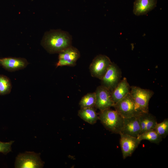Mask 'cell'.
I'll return each mask as SVG.
<instances>
[{"label": "cell", "mask_w": 168, "mask_h": 168, "mask_svg": "<svg viewBox=\"0 0 168 168\" xmlns=\"http://www.w3.org/2000/svg\"><path fill=\"white\" fill-rule=\"evenodd\" d=\"M71 35L67 32L61 30L50 31L45 34L42 44L50 54L59 53L72 46Z\"/></svg>", "instance_id": "obj_1"}, {"label": "cell", "mask_w": 168, "mask_h": 168, "mask_svg": "<svg viewBox=\"0 0 168 168\" xmlns=\"http://www.w3.org/2000/svg\"><path fill=\"white\" fill-rule=\"evenodd\" d=\"M99 119L104 127L111 132L119 134L121 132L124 118L115 110L110 108L100 111Z\"/></svg>", "instance_id": "obj_2"}, {"label": "cell", "mask_w": 168, "mask_h": 168, "mask_svg": "<svg viewBox=\"0 0 168 168\" xmlns=\"http://www.w3.org/2000/svg\"><path fill=\"white\" fill-rule=\"evenodd\" d=\"M130 93L139 112L140 114L149 112V102L154 92L149 89L132 86L131 87Z\"/></svg>", "instance_id": "obj_3"}, {"label": "cell", "mask_w": 168, "mask_h": 168, "mask_svg": "<svg viewBox=\"0 0 168 168\" xmlns=\"http://www.w3.org/2000/svg\"><path fill=\"white\" fill-rule=\"evenodd\" d=\"M113 107L123 118L138 116L141 114L137 109L130 92L122 99L115 103Z\"/></svg>", "instance_id": "obj_4"}, {"label": "cell", "mask_w": 168, "mask_h": 168, "mask_svg": "<svg viewBox=\"0 0 168 168\" xmlns=\"http://www.w3.org/2000/svg\"><path fill=\"white\" fill-rule=\"evenodd\" d=\"M44 162L40 158V154L33 152H26L17 156L15 166L19 168H42Z\"/></svg>", "instance_id": "obj_5"}, {"label": "cell", "mask_w": 168, "mask_h": 168, "mask_svg": "<svg viewBox=\"0 0 168 168\" xmlns=\"http://www.w3.org/2000/svg\"><path fill=\"white\" fill-rule=\"evenodd\" d=\"M112 62L110 58L105 55L99 54L93 60L89 67L91 76L101 80Z\"/></svg>", "instance_id": "obj_6"}, {"label": "cell", "mask_w": 168, "mask_h": 168, "mask_svg": "<svg viewBox=\"0 0 168 168\" xmlns=\"http://www.w3.org/2000/svg\"><path fill=\"white\" fill-rule=\"evenodd\" d=\"M121 75L120 69L117 65L112 62L101 80V85L111 92L121 80Z\"/></svg>", "instance_id": "obj_7"}, {"label": "cell", "mask_w": 168, "mask_h": 168, "mask_svg": "<svg viewBox=\"0 0 168 168\" xmlns=\"http://www.w3.org/2000/svg\"><path fill=\"white\" fill-rule=\"evenodd\" d=\"M95 92V107L100 111L113 107L114 103L112 98L111 92L108 89L101 85L97 87Z\"/></svg>", "instance_id": "obj_8"}, {"label": "cell", "mask_w": 168, "mask_h": 168, "mask_svg": "<svg viewBox=\"0 0 168 168\" xmlns=\"http://www.w3.org/2000/svg\"><path fill=\"white\" fill-rule=\"evenodd\" d=\"M58 61L56 67L74 66L80 56L79 51L71 46L59 53Z\"/></svg>", "instance_id": "obj_9"}, {"label": "cell", "mask_w": 168, "mask_h": 168, "mask_svg": "<svg viewBox=\"0 0 168 168\" xmlns=\"http://www.w3.org/2000/svg\"><path fill=\"white\" fill-rule=\"evenodd\" d=\"M120 144L123 158L131 156L137 148L140 141L137 138L120 133Z\"/></svg>", "instance_id": "obj_10"}, {"label": "cell", "mask_w": 168, "mask_h": 168, "mask_svg": "<svg viewBox=\"0 0 168 168\" xmlns=\"http://www.w3.org/2000/svg\"><path fill=\"white\" fill-rule=\"evenodd\" d=\"M140 132L141 127L138 116L124 118L120 133L137 138Z\"/></svg>", "instance_id": "obj_11"}, {"label": "cell", "mask_w": 168, "mask_h": 168, "mask_svg": "<svg viewBox=\"0 0 168 168\" xmlns=\"http://www.w3.org/2000/svg\"><path fill=\"white\" fill-rule=\"evenodd\" d=\"M28 64L24 58L6 57L0 58V64L6 70L14 71L26 68Z\"/></svg>", "instance_id": "obj_12"}, {"label": "cell", "mask_w": 168, "mask_h": 168, "mask_svg": "<svg viewBox=\"0 0 168 168\" xmlns=\"http://www.w3.org/2000/svg\"><path fill=\"white\" fill-rule=\"evenodd\" d=\"M157 0H135L133 12L136 16L146 14L156 6Z\"/></svg>", "instance_id": "obj_13"}, {"label": "cell", "mask_w": 168, "mask_h": 168, "mask_svg": "<svg viewBox=\"0 0 168 168\" xmlns=\"http://www.w3.org/2000/svg\"><path fill=\"white\" fill-rule=\"evenodd\" d=\"M131 87L127 79L124 77L115 88L111 92L113 101L115 103L124 97L130 92Z\"/></svg>", "instance_id": "obj_14"}, {"label": "cell", "mask_w": 168, "mask_h": 168, "mask_svg": "<svg viewBox=\"0 0 168 168\" xmlns=\"http://www.w3.org/2000/svg\"><path fill=\"white\" fill-rule=\"evenodd\" d=\"M78 114L84 121L91 124H94L99 119L94 107L81 108Z\"/></svg>", "instance_id": "obj_15"}, {"label": "cell", "mask_w": 168, "mask_h": 168, "mask_svg": "<svg viewBox=\"0 0 168 168\" xmlns=\"http://www.w3.org/2000/svg\"><path fill=\"white\" fill-rule=\"evenodd\" d=\"M137 138L140 141L147 140L156 144H159L162 141V138L154 129L146 131L140 134Z\"/></svg>", "instance_id": "obj_16"}, {"label": "cell", "mask_w": 168, "mask_h": 168, "mask_svg": "<svg viewBox=\"0 0 168 168\" xmlns=\"http://www.w3.org/2000/svg\"><path fill=\"white\" fill-rule=\"evenodd\" d=\"M96 104L95 92L89 93L84 96L79 103L81 108L94 107Z\"/></svg>", "instance_id": "obj_17"}, {"label": "cell", "mask_w": 168, "mask_h": 168, "mask_svg": "<svg viewBox=\"0 0 168 168\" xmlns=\"http://www.w3.org/2000/svg\"><path fill=\"white\" fill-rule=\"evenodd\" d=\"M12 87L9 79L5 76L0 75V95L9 94L11 91Z\"/></svg>", "instance_id": "obj_18"}, {"label": "cell", "mask_w": 168, "mask_h": 168, "mask_svg": "<svg viewBox=\"0 0 168 168\" xmlns=\"http://www.w3.org/2000/svg\"><path fill=\"white\" fill-rule=\"evenodd\" d=\"M162 138L168 134V119H166L159 123H157L154 129Z\"/></svg>", "instance_id": "obj_19"}, {"label": "cell", "mask_w": 168, "mask_h": 168, "mask_svg": "<svg viewBox=\"0 0 168 168\" xmlns=\"http://www.w3.org/2000/svg\"><path fill=\"white\" fill-rule=\"evenodd\" d=\"M157 123L156 117L149 112L144 132L149 130L154 129Z\"/></svg>", "instance_id": "obj_20"}, {"label": "cell", "mask_w": 168, "mask_h": 168, "mask_svg": "<svg viewBox=\"0 0 168 168\" xmlns=\"http://www.w3.org/2000/svg\"><path fill=\"white\" fill-rule=\"evenodd\" d=\"M14 141H10L7 142H3L0 141V152L6 155L11 151V146Z\"/></svg>", "instance_id": "obj_21"}, {"label": "cell", "mask_w": 168, "mask_h": 168, "mask_svg": "<svg viewBox=\"0 0 168 168\" xmlns=\"http://www.w3.org/2000/svg\"><path fill=\"white\" fill-rule=\"evenodd\" d=\"M148 113H141L138 116L141 127V132L140 134L145 131Z\"/></svg>", "instance_id": "obj_22"}]
</instances>
